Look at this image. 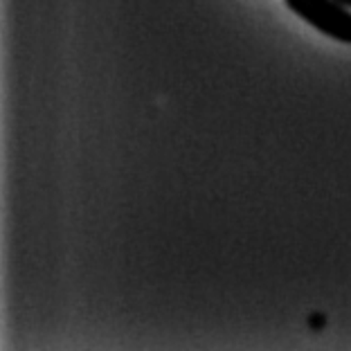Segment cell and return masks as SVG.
<instances>
[{
  "label": "cell",
  "mask_w": 351,
  "mask_h": 351,
  "mask_svg": "<svg viewBox=\"0 0 351 351\" xmlns=\"http://www.w3.org/2000/svg\"><path fill=\"white\" fill-rule=\"evenodd\" d=\"M289 10L329 38L351 43V10L340 0H286Z\"/></svg>",
  "instance_id": "obj_1"
},
{
  "label": "cell",
  "mask_w": 351,
  "mask_h": 351,
  "mask_svg": "<svg viewBox=\"0 0 351 351\" xmlns=\"http://www.w3.org/2000/svg\"><path fill=\"white\" fill-rule=\"evenodd\" d=\"M342 5H347V7H351V0H340Z\"/></svg>",
  "instance_id": "obj_2"
}]
</instances>
